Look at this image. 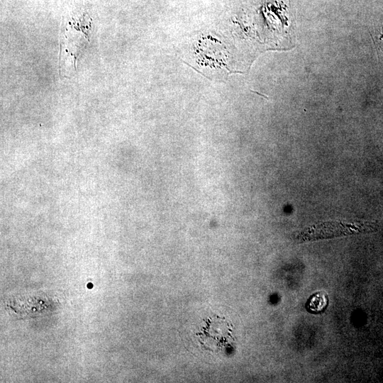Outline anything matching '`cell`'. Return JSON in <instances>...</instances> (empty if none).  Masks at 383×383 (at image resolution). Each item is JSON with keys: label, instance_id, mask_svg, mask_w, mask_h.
<instances>
[{"label": "cell", "instance_id": "6da1fadb", "mask_svg": "<svg viewBox=\"0 0 383 383\" xmlns=\"http://www.w3.org/2000/svg\"><path fill=\"white\" fill-rule=\"evenodd\" d=\"M377 225L373 222H323L294 234L293 238L299 242L314 240L360 233L372 231Z\"/></svg>", "mask_w": 383, "mask_h": 383}, {"label": "cell", "instance_id": "7a4b0ae2", "mask_svg": "<svg viewBox=\"0 0 383 383\" xmlns=\"http://www.w3.org/2000/svg\"><path fill=\"white\" fill-rule=\"evenodd\" d=\"M327 304L326 295L323 293H318L313 296L308 304V308L311 311H322Z\"/></svg>", "mask_w": 383, "mask_h": 383}, {"label": "cell", "instance_id": "3957f363", "mask_svg": "<svg viewBox=\"0 0 383 383\" xmlns=\"http://www.w3.org/2000/svg\"><path fill=\"white\" fill-rule=\"evenodd\" d=\"M377 45L380 50L383 52V32L381 34H379L378 37Z\"/></svg>", "mask_w": 383, "mask_h": 383}]
</instances>
